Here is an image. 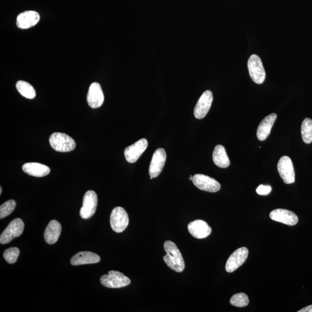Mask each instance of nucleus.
Here are the masks:
<instances>
[{"mask_svg": "<svg viewBox=\"0 0 312 312\" xmlns=\"http://www.w3.org/2000/svg\"><path fill=\"white\" fill-rule=\"evenodd\" d=\"M188 230L197 239H203L210 235L212 228L205 221L196 220L188 224Z\"/></svg>", "mask_w": 312, "mask_h": 312, "instance_id": "nucleus-16", "label": "nucleus"}, {"mask_svg": "<svg viewBox=\"0 0 312 312\" xmlns=\"http://www.w3.org/2000/svg\"><path fill=\"white\" fill-rule=\"evenodd\" d=\"M147 146L148 142L146 139L142 138L132 145L126 147L125 156L127 161L130 163L136 162L147 149Z\"/></svg>", "mask_w": 312, "mask_h": 312, "instance_id": "nucleus-12", "label": "nucleus"}, {"mask_svg": "<svg viewBox=\"0 0 312 312\" xmlns=\"http://www.w3.org/2000/svg\"><path fill=\"white\" fill-rule=\"evenodd\" d=\"M192 182L199 189L210 192L220 190V184L215 179L203 174H196L192 177Z\"/></svg>", "mask_w": 312, "mask_h": 312, "instance_id": "nucleus-9", "label": "nucleus"}, {"mask_svg": "<svg viewBox=\"0 0 312 312\" xmlns=\"http://www.w3.org/2000/svg\"><path fill=\"white\" fill-rule=\"evenodd\" d=\"M101 261V258L96 253L92 252H81L73 256L71 259L72 265H81L98 263Z\"/></svg>", "mask_w": 312, "mask_h": 312, "instance_id": "nucleus-18", "label": "nucleus"}, {"mask_svg": "<svg viewBox=\"0 0 312 312\" xmlns=\"http://www.w3.org/2000/svg\"><path fill=\"white\" fill-rule=\"evenodd\" d=\"M20 250L16 247L8 248L4 252L3 256L4 259L8 263L12 264L15 263L18 260L19 256Z\"/></svg>", "mask_w": 312, "mask_h": 312, "instance_id": "nucleus-27", "label": "nucleus"}, {"mask_svg": "<svg viewBox=\"0 0 312 312\" xmlns=\"http://www.w3.org/2000/svg\"><path fill=\"white\" fill-rule=\"evenodd\" d=\"M278 170L283 182L292 184L295 182V171L292 161L288 156H283L278 164Z\"/></svg>", "mask_w": 312, "mask_h": 312, "instance_id": "nucleus-8", "label": "nucleus"}, {"mask_svg": "<svg viewBox=\"0 0 312 312\" xmlns=\"http://www.w3.org/2000/svg\"><path fill=\"white\" fill-rule=\"evenodd\" d=\"M98 197L96 192L93 190L86 192L80 210V216L82 218L88 219L92 217L96 211Z\"/></svg>", "mask_w": 312, "mask_h": 312, "instance_id": "nucleus-7", "label": "nucleus"}, {"mask_svg": "<svg viewBox=\"0 0 312 312\" xmlns=\"http://www.w3.org/2000/svg\"><path fill=\"white\" fill-rule=\"evenodd\" d=\"M272 191V187L269 185H260L257 188L256 192L260 196H267Z\"/></svg>", "mask_w": 312, "mask_h": 312, "instance_id": "nucleus-28", "label": "nucleus"}, {"mask_svg": "<svg viewBox=\"0 0 312 312\" xmlns=\"http://www.w3.org/2000/svg\"><path fill=\"white\" fill-rule=\"evenodd\" d=\"M110 224L114 232L121 233L124 231L129 224V215L124 208H114L110 214Z\"/></svg>", "mask_w": 312, "mask_h": 312, "instance_id": "nucleus-4", "label": "nucleus"}, {"mask_svg": "<svg viewBox=\"0 0 312 312\" xmlns=\"http://www.w3.org/2000/svg\"><path fill=\"white\" fill-rule=\"evenodd\" d=\"M40 16L38 12L34 11H27L22 12L16 19V25L22 29H27L33 27L38 23Z\"/></svg>", "mask_w": 312, "mask_h": 312, "instance_id": "nucleus-17", "label": "nucleus"}, {"mask_svg": "<svg viewBox=\"0 0 312 312\" xmlns=\"http://www.w3.org/2000/svg\"><path fill=\"white\" fill-rule=\"evenodd\" d=\"M167 159L166 150L159 148L154 151L149 167L150 179H153L161 174Z\"/></svg>", "mask_w": 312, "mask_h": 312, "instance_id": "nucleus-11", "label": "nucleus"}, {"mask_svg": "<svg viewBox=\"0 0 312 312\" xmlns=\"http://www.w3.org/2000/svg\"><path fill=\"white\" fill-rule=\"evenodd\" d=\"M89 105L92 108H98L103 104L104 96L101 85L94 82L90 86L87 96Z\"/></svg>", "mask_w": 312, "mask_h": 312, "instance_id": "nucleus-15", "label": "nucleus"}, {"mask_svg": "<svg viewBox=\"0 0 312 312\" xmlns=\"http://www.w3.org/2000/svg\"><path fill=\"white\" fill-rule=\"evenodd\" d=\"M301 135L303 142L307 144L312 142V120L306 118L301 126Z\"/></svg>", "mask_w": 312, "mask_h": 312, "instance_id": "nucleus-24", "label": "nucleus"}, {"mask_svg": "<svg viewBox=\"0 0 312 312\" xmlns=\"http://www.w3.org/2000/svg\"><path fill=\"white\" fill-rule=\"evenodd\" d=\"M212 101V93L210 90H207L201 95L196 105L194 111L196 118L201 119L205 118L211 107Z\"/></svg>", "mask_w": 312, "mask_h": 312, "instance_id": "nucleus-13", "label": "nucleus"}, {"mask_svg": "<svg viewBox=\"0 0 312 312\" xmlns=\"http://www.w3.org/2000/svg\"><path fill=\"white\" fill-rule=\"evenodd\" d=\"M249 250L245 247L238 249L228 258L225 265V270L228 273L235 271L246 261L248 257Z\"/></svg>", "mask_w": 312, "mask_h": 312, "instance_id": "nucleus-10", "label": "nucleus"}, {"mask_svg": "<svg viewBox=\"0 0 312 312\" xmlns=\"http://www.w3.org/2000/svg\"><path fill=\"white\" fill-rule=\"evenodd\" d=\"M61 224L58 221L53 220L49 222L44 232V239L49 245H53L58 241L61 232Z\"/></svg>", "mask_w": 312, "mask_h": 312, "instance_id": "nucleus-19", "label": "nucleus"}, {"mask_svg": "<svg viewBox=\"0 0 312 312\" xmlns=\"http://www.w3.org/2000/svg\"><path fill=\"white\" fill-rule=\"evenodd\" d=\"M298 312H312V305L307 306L304 308L298 310Z\"/></svg>", "mask_w": 312, "mask_h": 312, "instance_id": "nucleus-29", "label": "nucleus"}, {"mask_svg": "<svg viewBox=\"0 0 312 312\" xmlns=\"http://www.w3.org/2000/svg\"><path fill=\"white\" fill-rule=\"evenodd\" d=\"M248 67L250 77L254 82L262 84L265 79V71L260 57L252 55L249 57Z\"/></svg>", "mask_w": 312, "mask_h": 312, "instance_id": "nucleus-5", "label": "nucleus"}, {"mask_svg": "<svg viewBox=\"0 0 312 312\" xmlns=\"http://www.w3.org/2000/svg\"><path fill=\"white\" fill-rule=\"evenodd\" d=\"M164 249L167 254L163 259L168 267L177 272H183L185 264L177 246L173 242L167 241L164 242Z\"/></svg>", "mask_w": 312, "mask_h": 312, "instance_id": "nucleus-1", "label": "nucleus"}, {"mask_svg": "<svg viewBox=\"0 0 312 312\" xmlns=\"http://www.w3.org/2000/svg\"><path fill=\"white\" fill-rule=\"evenodd\" d=\"M16 87L19 93L28 99H33L36 96L35 89L27 82L19 81L16 83Z\"/></svg>", "mask_w": 312, "mask_h": 312, "instance_id": "nucleus-23", "label": "nucleus"}, {"mask_svg": "<svg viewBox=\"0 0 312 312\" xmlns=\"http://www.w3.org/2000/svg\"><path fill=\"white\" fill-rule=\"evenodd\" d=\"M26 174L35 177H44L50 173L51 169L44 164L38 163H27L22 167Z\"/></svg>", "mask_w": 312, "mask_h": 312, "instance_id": "nucleus-21", "label": "nucleus"}, {"mask_svg": "<svg viewBox=\"0 0 312 312\" xmlns=\"http://www.w3.org/2000/svg\"><path fill=\"white\" fill-rule=\"evenodd\" d=\"M229 302L234 306L243 307L249 304V299L247 295L240 293L233 295Z\"/></svg>", "mask_w": 312, "mask_h": 312, "instance_id": "nucleus-25", "label": "nucleus"}, {"mask_svg": "<svg viewBox=\"0 0 312 312\" xmlns=\"http://www.w3.org/2000/svg\"><path fill=\"white\" fill-rule=\"evenodd\" d=\"M269 217L272 220L290 226L297 224L298 221V216L294 212L284 209H275L270 213Z\"/></svg>", "mask_w": 312, "mask_h": 312, "instance_id": "nucleus-14", "label": "nucleus"}, {"mask_svg": "<svg viewBox=\"0 0 312 312\" xmlns=\"http://www.w3.org/2000/svg\"><path fill=\"white\" fill-rule=\"evenodd\" d=\"M49 143L52 148L59 152H69L74 150L76 143L66 134L53 133L49 138Z\"/></svg>", "mask_w": 312, "mask_h": 312, "instance_id": "nucleus-2", "label": "nucleus"}, {"mask_svg": "<svg viewBox=\"0 0 312 312\" xmlns=\"http://www.w3.org/2000/svg\"><path fill=\"white\" fill-rule=\"evenodd\" d=\"M213 162L220 168H225L230 165L226 150L222 145H217L213 152Z\"/></svg>", "mask_w": 312, "mask_h": 312, "instance_id": "nucleus-22", "label": "nucleus"}, {"mask_svg": "<svg viewBox=\"0 0 312 312\" xmlns=\"http://www.w3.org/2000/svg\"><path fill=\"white\" fill-rule=\"evenodd\" d=\"M2 191H3V188L2 187H0V194H2Z\"/></svg>", "mask_w": 312, "mask_h": 312, "instance_id": "nucleus-30", "label": "nucleus"}, {"mask_svg": "<svg viewBox=\"0 0 312 312\" xmlns=\"http://www.w3.org/2000/svg\"><path fill=\"white\" fill-rule=\"evenodd\" d=\"M24 228V224L21 219L17 218L12 220L4 229L0 237V243L5 245L21 236Z\"/></svg>", "mask_w": 312, "mask_h": 312, "instance_id": "nucleus-6", "label": "nucleus"}, {"mask_svg": "<svg viewBox=\"0 0 312 312\" xmlns=\"http://www.w3.org/2000/svg\"><path fill=\"white\" fill-rule=\"evenodd\" d=\"M277 118V114L273 113L261 121L257 131V136L260 141H263L268 137Z\"/></svg>", "mask_w": 312, "mask_h": 312, "instance_id": "nucleus-20", "label": "nucleus"}, {"mask_svg": "<svg viewBox=\"0 0 312 312\" xmlns=\"http://www.w3.org/2000/svg\"><path fill=\"white\" fill-rule=\"evenodd\" d=\"M16 207V203L14 200H8L3 204L0 207V219H2L11 215L14 211Z\"/></svg>", "mask_w": 312, "mask_h": 312, "instance_id": "nucleus-26", "label": "nucleus"}, {"mask_svg": "<svg viewBox=\"0 0 312 312\" xmlns=\"http://www.w3.org/2000/svg\"><path fill=\"white\" fill-rule=\"evenodd\" d=\"M101 285L110 289L122 288L129 286L130 279L120 272L110 270L108 275H104L100 279Z\"/></svg>", "mask_w": 312, "mask_h": 312, "instance_id": "nucleus-3", "label": "nucleus"}]
</instances>
